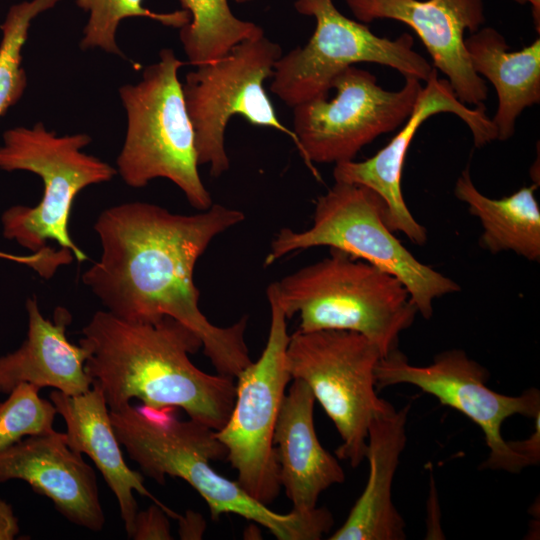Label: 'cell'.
Masks as SVG:
<instances>
[{"mask_svg":"<svg viewBox=\"0 0 540 540\" xmlns=\"http://www.w3.org/2000/svg\"><path fill=\"white\" fill-rule=\"evenodd\" d=\"M244 219L242 211L214 203L190 215L146 202L109 207L94 224L100 259L82 281L106 311L123 320H177L201 340L218 374L236 378L252 362L248 318L227 327L212 324L199 307L193 274L209 244Z\"/></svg>","mask_w":540,"mask_h":540,"instance_id":"cell-1","label":"cell"},{"mask_svg":"<svg viewBox=\"0 0 540 540\" xmlns=\"http://www.w3.org/2000/svg\"><path fill=\"white\" fill-rule=\"evenodd\" d=\"M85 369L110 411L139 399L154 409H182L190 419L217 431L233 408L234 378L208 374L190 360L201 340L171 317L131 322L97 311L79 339Z\"/></svg>","mask_w":540,"mask_h":540,"instance_id":"cell-2","label":"cell"},{"mask_svg":"<svg viewBox=\"0 0 540 540\" xmlns=\"http://www.w3.org/2000/svg\"><path fill=\"white\" fill-rule=\"evenodd\" d=\"M176 410L129 403L110 411L120 445L145 475L160 484L166 476L186 481L204 499L213 521L233 513L279 540H319L328 533L333 517L327 509L278 513L249 496L237 481L216 472L211 461L226 458L227 451L215 430L190 418L178 419Z\"/></svg>","mask_w":540,"mask_h":540,"instance_id":"cell-3","label":"cell"},{"mask_svg":"<svg viewBox=\"0 0 540 540\" xmlns=\"http://www.w3.org/2000/svg\"><path fill=\"white\" fill-rule=\"evenodd\" d=\"M267 298L287 318L299 315L297 330L359 333L379 349L382 358L397 349L400 333L418 314L400 280L336 249L270 284Z\"/></svg>","mask_w":540,"mask_h":540,"instance_id":"cell-4","label":"cell"},{"mask_svg":"<svg viewBox=\"0 0 540 540\" xmlns=\"http://www.w3.org/2000/svg\"><path fill=\"white\" fill-rule=\"evenodd\" d=\"M184 64L172 49H162L138 82L119 88L127 129L116 170L133 188L168 179L203 211L213 201L199 175L194 130L178 78Z\"/></svg>","mask_w":540,"mask_h":540,"instance_id":"cell-5","label":"cell"},{"mask_svg":"<svg viewBox=\"0 0 540 540\" xmlns=\"http://www.w3.org/2000/svg\"><path fill=\"white\" fill-rule=\"evenodd\" d=\"M385 204L370 188L336 182L318 197L313 223L305 230L280 229L271 241L265 266L301 250L327 246L385 271L408 290L418 313L433 315L434 300L460 290L451 278L422 263L395 237L385 219Z\"/></svg>","mask_w":540,"mask_h":540,"instance_id":"cell-6","label":"cell"},{"mask_svg":"<svg viewBox=\"0 0 540 540\" xmlns=\"http://www.w3.org/2000/svg\"><path fill=\"white\" fill-rule=\"evenodd\" d=\"M2 138L0 169L31 172L43 183V195L37 205H15L4 211V237L31 252L54 241L60 248L70 250L78 262L86 261L87 255L69 233L73 202L86 187L111 181L117 170L82 151L92 140L86 133L58 136L38 122L32 127L8 129Z\"/></svg>","mask_w":540,"mask_h":540,"instance_id":"cell-7","label":"cell"},{"mask_svg":"<svg viewBox=\"0 0 540 540\" xmlns=\"http://www.w3.org/2000/svg\"><path fill=\"white\" fill-rule=\"evenodd\" d=\"M281 56V46L262 35L237 44L222 57L196 65L186 74L182 90L198 164L209 165L212 176L219 177L230 167L225 129L233 116L274 128L296 143L294 133L279 121L264 88Z\"/></svg>","mask_w":540,"mask_h":540,"instance_id":"cell-8","label":"cell"},{"mask_svg":"<svg viewBox=\"0 0 540 540\" xmlns=\"http://www.w3.org/2000/svg\"><path fill=\"white\" fill-rule=\"evenodd\" d=\"M379 349L365 336L342 330L290 335L286 363L291 379L311 389L342 440L339 459L352 467L365 459L368 429L386 400L377 395Z\"/></svg>","mask_w":540,"mask_h":540,"instance_id":"cell-9","label":"cell"},{"mask_svg":"<svg viewBox=\"0 0 540 540\" xmlns=\"http://www.w3.org/2000/svg\"><path fill=\"white\" fill-rule=\"evenodd\" d=\"M296 10L313 16L316 26L304 46L283 55L275 64L271 91L294 107L328 96L334 78L356 63L368 62L397 70L404 78L426 81L433 66L413 49L414 39L375 35L362 22L343 15L332 0H296Z\"/></svg>","mask_w":540,"mask_h":540,"instance_id":"cell-10","label":"cell"},{"mask_svg":"<svg viewBox=\"0 0 540 540\" xmlns=\"http://www.w3.org/2000/svg\"><path fill=\"white\" fill-rule=\"evenodd\" d=\"M268 301L271 315L266 345L260 357L236 377L233 408L224 426L215 431L237 472V483L267 506L281 490L273 439L279 408L292 380L286 363L288 318L274 300Z\"/></svg>","mask_w":540,"mask_h":540,"instance_id":"cell-11","label":"cell"},{"mask_svg":"<svg viewBox=\"0 0 540 540\" xmlns=\"http://www.w3.org/2000/svg\"><path fill=\"white\" fill-rule=\"evenodd\" d=\"M421 82L406 77L401 89L390 91L369 71L349 66L332 81L333 98L317 97L293 107L297 149L312 170V163L354 160L365 145L408 119Z\"/></svg>","mask_w":540,"mask_h":540,"instance_id":"cell-12","label":"cell"},{"mask_svg":"<svg viewBox=\"0 0 540 540\" xmlns=\"http://www.w3.org/2000/svg\"><path fill=\"white\" fill-rule=\"evenodd\" d=\"M375 373L377 389L396 384L416 386L478 425L490 451L482 468L517 473L533 465L512 441L504 440L501 426L516 414L533 419L540 415V392L536 388L517 396L490 389L486 385L487 369L459 349L439 353L426 366L411 364L396 349L380 359Z\"/></svg>","mask_w":540,"mask_h":540,"instance_id":"cell-13","label":"cell"},{"mask_svg":"<svg viewBox=\"0 0 540 540\" xmlns=\"http://www.w3.org/2000/svg\"><path fill=\"white\" fill-rule=\"evenodd\" d=\"M453 113L469 128L473 143L481 148L497 140L496 128L486 114L485 105L469 108L456 96L445 78L434 67L422 86L414 107L400 131L375 155L364 161L335 164L336 182L366 186L376 192L385 204L384 219L392 232H401L419 246L427 241V230L412 215L402 193V172L410 144L419 127L438 113Z\"/></svg>","mask_w":540,"mask_h":540,"instance_id":"cell-14","label":"cell"},{"mask_svg":"<svg viewBox=\"0 0 540 540\" xmlns=\"http://www.w3.org/2000/svg\"><path fill=\"white\" fill-rule=\"evenodd\" d=\"M362 23L376 19L400 21L412 28L466 105L487 99L486 81L472 68L465 48V31H477L485 22L484 0H345Z\"/></svg>","mask_w":540,"mask_h":540,"instance_id":"cell-15","label":"cell"},{"mask_svg":"<svg viewBox=\"0 0 540 540\" xmlns=\"http://www.w3.org/2000/svg\"><path fill=\"white\" fill-rule=\"evenodd\" d=\"M9 480L28 483L77 526L98 532L105 524L96 474L65 433L29 436L0 451V483Z\"/></svg>","mask_w":540,"mask_h":540,"instance_id":"cell-16","label":"cell"},{"mask_svg":"<svg viewBox=\"0 0 540 540\" xmlns=\"http://www.w3.org/2000/svg\"><path fill=\"white\" fill-rule=\"evenodd\" d=\"M315 401L309 386L293 379L282 399L274 431L280 485L297 513L314 510L323 491L345 480L338 460L317 437Z\"/></svg>","mask_w":540,"mask_h":540,"instance_id":"cell-17","label":"cell"},{"mask_svg":"<svg viewBox=\"0 0 540 540\" xmlns=\"http://www.w3.org/2000/svg\"><path fill=\"white\" fill-rule=\"evenodd\" d=\"M49 398L57 414L65 421L67 444L74 451L89 456L115 495L128 538L138 511L134 492L150 498L168 516L180 517L153 496L145 487L143 476L126 464L112 426L109 407L97 384L92 383L89 391L78 395H67L54 389Z\"/></svg>","mask_w":540,"mask_h":540,"instance_id":"cell-18","label":"cell"},{"mask_svg":"<svg viewBox=\"0 0 540 540\" xmlns=\"http://www.w3.org/2000/svg\"><path fill=\"white\" fill-rule=\"evenodd\" d=\"M410 404L395 409L389 402L371 420L365 458L369 462L366 486L346 521L330 540H403L405 522L394 506L392 484L407 442Z\"/></svg>","mask_w":540,"mask_h":540,"instance_id":"cell-19","label":"cell"},{"mask_svg":"<svg viewBox=\"0 0 540 540\" xmlns=\"http://www.w3.org/2000/svg\"><path fill=\"white\" fill-rule=\"evenodd\" d=\"M26 311V339L17 350L0 357V394H8L21 383L52 387L67 395L89 391L93 380L85 369L87 352L66 334L70 312L57 307L53 320L45 318L36 297L27 299Z\"/></svg>","mask_w":540,"mask_h":540,"instance_id":"cell-20","label":"cell"},{"mask_svg":"<svg viewBox=\"0 0 540 540\" xmlns=\"http://www.w3.org/2000/svg\"><path fill=\"white\" fill-rule=\"evenodd\" d=\"M474 71L494 86L498 106L492 122L497 140L514 135L524 109L540 102V39L510 51L504 36L492 27L479 28L464 40Z\"/></svg>","mask_w":540,"mask_h":540,"instance_id":"cell-21","label":"cell"},{"mask_svg":"<svg viewBox=\"0 0 540 540\" xmlns=\"http://www.w3.org/2000/svg\"><path fill=\"white\" fill-rule=\"evenodd\" d=\"M538 185L518 189L509 196L493 199L474 185L469 168L457 178L454 194L477 217L483 233L479 244L492 254L513 251L532 262L540 261V207L535 197Z\"/></svg>","mask_w":540,"mask_h":540,"instance_id":"cell-22","label":"cell"},{"mask_svg":"<svg viewBox=\"0 0 540 540\" xmlns=\"http://www.w3.org/2000/svg\"><path fill=\"white\" fill-rule=\"evenodd\" d=\"M190 14L179 37L188 61L199 65L227 54L237 44L264 35L257 24L237 18L228 0H179Z\"/></svg>","mask_w":540,"mask_h":540,"instance_id":"cell-23","label":"cell"},{"mask_svg":"<svg viewBox=\"0 0 540 540\" xmlns=\"http://www.w3.org/2000/svg\"><path fill=\"white\" fill-rule=\"evenodd\" d=\"M144 0H76V5L88 12L80 47L83 50L102 49L104 52L124 58L116 41L120 22L129 17H146L164 26L182 28L190 20V14L182 10L158 13L144 7Z\"/></svg>","mask_w":540,"mask_h":540,"instance_id":"cell-24","label":"cell"},{"mask_svg":"<svg viewBox=\"0 0 540 540\" xmlns=\"http://www.w3.org/2000/svg\"><path fill=\"white\" fill-rule=\"evenodd\" d=\"M60 0H31L10 7L0 26V118L22 97L27 86L22 49L34 18L54 7Z\"/></svg>","mask_w":540,"mask_h":540,"instance_id":"cell-25","label":"cell"},{"mask_svg":"<svg viewBox=\"0 0 540 540\" xmlns=\"http://www.w3.org/2000/svg\"><path fill=\"white\" fill-rule=\"evenodd\" d=\"M39 391L33 384L21 383L0 402V451L26 437L55 431L57 410L50 400L39 396Z\"/></svg>","mask_w":540,"mask_h":540,"instance_id":"cell-26","label":"cell"},{"mask_svg":"<svg viewBox=\"0 0 540 540\" xmlns=\"http://www.w3.org/2000/svg\"><path fill=\"white\" fill-rule=\"evenodd\" d=\"M129 538L133 540L173 539L166 511L156 503L145 510L137 511Z\"/></svg>","mask_w":540,"mask_h":540,"instance_id":"cell-27","label":"cell"},{"mask_svg":"<svg viewBox=\"0 0 540 540\" xmlns=\"http://www.w3.org/2000/svg\"><path fill=\"white\" fill-rule=\"evenodd\" d=\"M0 258L24 264L36 271L41 277L50 275L57 263L56 252L50 247L21 256L0 251Z\"/></svg>","mask_w":540,"mask_h":540,"instance_id":"cell-28","label":"cell"},{"mask_svg":"<svg viewBox=\"0 0 540 540\" xmlns=\"http://www.w3.org/2000/svg\"><path fill=\"white\" fill-rule=\"evenodd\" d=\"M178 533L183 540L201 539L206 530V521L203 516L195 511L188 510L185 515L178 519Z\"/></svg>","mask_w":540,"mask_h":540,"instance_id":"cell-29","label":"cell"},{"mask_svg":"<svg viewBox=\"0 0 540 540\" xmlns=\"http://www.w3.org/2000/svg\"><path fill=\"white\" fill-rule=\"evenodd\" d=\"M20 532L12 506L0 499V540H13Z\"/></svg>","mask_w":540,"mask_h":540,"instance_id":"cell-30","label":"cell"},{"mask_svg":"<svg viewBox=\"0 0 540 540\" xmlns=\"http://www.w3.org/2000/svg\"><path fill=\"white\" fill-rule=\"evenodd\" d=\"M521 5L530 4L532 8V16L537 33L540 32V0H515Z\"/></svg>","mask_w":540,"mask_h":540,"instance_id":"cell-31","label":"cell"},{"mask_svg":"<svg viewBox=\"0 0 540 540\" xmlns=\"http://www.w3.org/2000/svg\"><path fill=\"white\" fill-rule=\"evenodd\" d=\"M236 3H239V4H243V3H248V2H251V1H254V0H234Z\"/></svg>","mask_w":540,"mask_h":540,"instance_id":"cell-32","label":"cell"}]
</instances>
